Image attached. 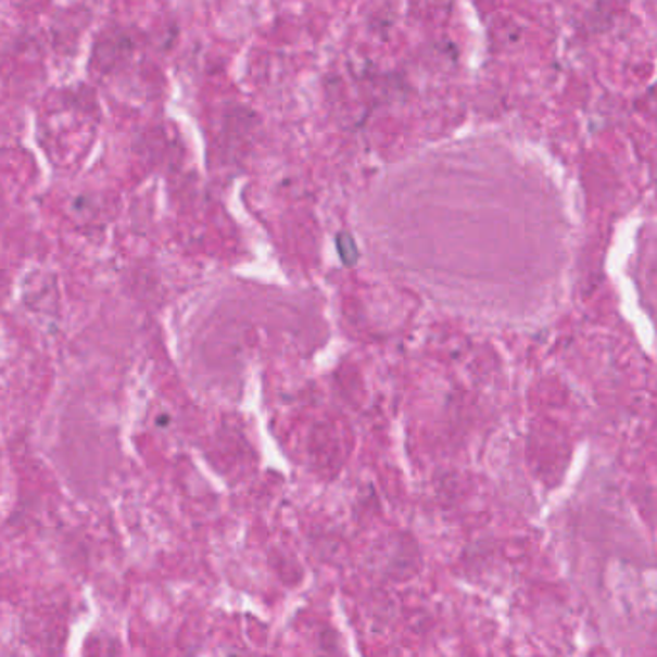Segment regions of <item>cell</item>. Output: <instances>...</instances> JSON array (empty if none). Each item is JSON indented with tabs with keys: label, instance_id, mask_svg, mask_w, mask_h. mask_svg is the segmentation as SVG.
<instances>
[{
	"label": "cell",
	"instance_id": "6da1fadb",
	"mask_svg": "<svg viewBox=\"0 0 657 657\" xmlns=\"http://www.w3.org/2000/svg\"><path fill=\"white\" fill-rule=\"evenodd\" d=\"M337 244H339V252H341L342 262H344V264H349V266H352V264L358 260V252H356V247H354V242H352V239H350V235H339Z\"/></svg>",
	"mask_w": 657,
	"mask_h": 657
}]
</instances>
